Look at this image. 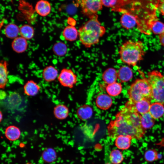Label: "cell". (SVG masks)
Returning a JSON list of instances; mask_svg holds the SVG:
<instances>
[{"instance_id": "d4e9b609", "label": "cell", "mask_w": 164, "mask_h": 164, "mask_svg": "<svg viewBox=\"0 0 164 164\" xmlns=\"http://www.w3.org/2000/svg\"><path fill=\"white\" fill-rule=\"evenodd\" d=\"M4 32L6 37L14 39L18 37L19 34V28L15 24L9 23L5 27Z\"/></svg>"}, {"instance_id": "52a82bcc", "label": "cell", "mask_w": 164, "mask_h": 164, "mask_svg": "<svg viewBox=\"0 0 164 164\" xmlns=\"http://www.w3.org/2000/svg\"><path fill=\"white\" fill-rule=\"evenodd\" d=\"M60 84L63 87L72 88L77 81V75L71 69L63 68L57 78Z\"/></svg>"}, {"instance_id": "277c9868", "label": "cell", "mask_w": 164, "mask_h": 164, "mask_svg": "<svg viewBox=\"0 0 164 164\" xmlns=\"http://www.w3.org/2000/svg\"><path fill=\"white\" fill-rule=\"evenodd\" d=\"M130 101L134 103L143 99L151 101L150 87L147 78L136 79L131 85L128 92Z\"/></svg>"}, {"instance_id": "44dd1931", "label": "cell", "mask_w": 164, "mask_h": 164, "mask_svg": "<svg viewBox=\"0 0 164 164\" xmlns=\"http://www.w3.org/2000/svg\"><path fill=\"white\" fill-rule=\"evenodd\" d=\"M150 101L148 99H144L134 103H132L136 111L142 115L149 112L151 104Z\"/></svg>"}, {"instance_id": "2e32d148", "label": "cell", "mask_w": 164, "mask_h": 164, "mask_svg": "<svg viewBox=\"0 0 164 164\" xmlns=\"http://www.w3.org/2000/svg\"><path fill=\"white\" fill-rule=\"evenodd\" d=\"M132 137L130 135H120L115 139V145L117 148L121 150H126L130 147Z\"/></svg>"}, {"instance_id": "d6a6232c", "label": "cell", "mask_w": 164, "mask_h": 164, "mask_svg": "<svg viewBox=\"0 0 164 164\" xmlns=\"http://www.w3.org/2000/svg\"><path fill=\"white\" fill-rule=\"evenodd\" d=\"M151 28L154 34L159 36L164 32V24L160 21H156L153 22Z\"/></svg>"}, {"instance_id": "4fadbf2b", "label": "cell", "mask_w": 164, "mask_h": 164, "mask_svg": "<svg viewBox=\"0 0 164 164\" xmlns=\"http://www.w3.org/2000/svg\"><path fill=\"white\" fill-rule=\"evenodd\" d=\"M21 131L17 126L11 125L5 128V135L6 138L11 141H14L19 139L21 135Z\"/></svg>"}, {"instance_id": "603a6c76", "label": "cell", "mask_w": 164, "mask_h": 164, "mask_svg": "<svg viewBox=\"0 0 164 164\" xmlns=\"http://www.w3.org/2000/svg\"><path fill=\"white\" fill-rule=\"evenodd\" d=\"M8 74L6 61H1L0 63V87L1 89L4 88L7 84Z\"/></svg>"}, {"instance_id": "5bb4252c", "label": "cell", "mask_w": 164, "mask_h": 164, "mask_svg": "<svg viewBox=\"0 0 164 164\" xmlns=\"http://www.w3.org/2000/svg\"><path fill=\"white\" fill-rule=\"evenodd\" d=\"M118 78V72L114 68H108L102 74L103 81L108 85L116 82Z\"/></svg>"}, {"instance_id": "4dcf8cb0", "label": "cell", "mask_w": 164, "mask_h": 164, "mask_svg": "<svg viewBox=\"0 0 164 164\" xmlns=\"http://www.w3.org/2000/svg\"><path fill=\"white\" fill-rule=\"evenodd\" d=\"M109 159L113 164H120L123 161L124 157L121 151L118 149H114L110 152Z\"/></svg>"}, {"instance_id": "ac0fdd59", "label": "cell", "mask_w": 164, "mask_h": 164, "mask_svg": "<svg viewBox=\"0 0 164 164\" xmlns=\"http://www.w3.org/2000/svg\"><path fill=\"white\" fill-rule=\"evenodd\" d=\"M62 35L65 40L70 42L76 40L78 36V31L72 25H68L64 29Z\"/></svg>"}, {"instance_id": "8992f818", "label": "cell", "mask_w": 164, "mask_h": 164, "mask_svg": "<svg viewBox=\"0 0 164 164\" xmlns=\"http://www.w3.org/2000/svg\"><path fill=\"white\" fill-rule=\"evenodd\" d=\"M78 2L83 14L89 18L97 14L103 6L101 0H82Z\"/></svg>"}, {"instance_id": "836d02e7", "label": "cell", "mask_w": 164, "mask_h": 164, "mask_svg": "<svg viewBox=\"0 0 164 164\" xmlns=\"http://www.w3.org/2000/svg\"><path fill=\"white\" fill-rule=\"evenodd\" d=\"M159 9L161 14L164 15V0L160 1L159 4Z\"/></svg>"}, {"instance_id": "e0dca14e", "label": "cell", "mask_w": 164, "mask_h": 164, "mask_svg": "<svg viewBox=\"0 0 164 164\" xmlns=\"http://www.w3.org/2000/svg\"><path fill=\"white\" fill-rule=\"evenodd\" d=\"M40 89V86L32 80L27 81L23 87L24 93L29 96H34L36 95Z\"/></svg>"}, {"instance_id": "7402d4cb", "label": "cell", "mask_w": 164, "mask_h": 164, "mask_svg": "<svg viewBox=\"0 0 164 164\" xmlns=\"http://www.w3.org/2000/svg\"><path fill=\"white\" fill-rule=\"evenodd\" d=\"M68 108L63 104H59L54 108L53 114L55 117L59 120L66 119L69 114Z\"/></svg>"}, {"instance_id": "4316f807", "label": "cell", "mask_w": 164, "mask_h": 164, "mask_svg": "<svg viewBox=\"0 0 164 164\" xmlns=\"http://www.w3.org/2000/svg\"><path fill=\"white\" fill-rule=\"evenodd\" d=\"M19 33L21 36L27 40H29L34 36V29L30 25L24 24L19 28Z\"/></svg>"}, {"instance_id": "83f0119b", "label": "cell", "mask_w": 164, "mask_h": 164, "mask_svg": "<svg viewBox=\"0 0 164 164\" xmlns=\"http://www.w3.org/2000/svg\"><path fill=\"white\" fill-rule=\"evenodd\" d=\"M122 85L121 83L116 82L108 84L106 87V91L110 96L115 97L119 95L122 91Z\"/></svg>"}, {"instance_id": "8d00e7d4", "label": "cell", "mask_w": 164, "mask_h": 164, "mask_svg": "<svg viewBox=\"0 0 164 164\" xmlns=\"http://www.w3.org/2000/svg\"><path fill=\"white\" fill-rule=\"evenodd\" d=\"M0 121L1 122L2 120L3 119V114L1 111H0Z\"/></svg>"}, {"instance_id": "6da1fadb", "label": "cell", "mask_w": 164, "mask_h": 164, "mask_svg": "<svg viewBox=\"0 0 164 164\" xmlns=\"http://www.w3.org/2000/svg\"><path fill=\"white\" fill-rule=\"evenodd\" d=\"M141 115L137 112L132 102L128 101L118 112L114 119L107 127L108 137L115 139L120 135H130L139 140L146 133L141 122Z\"/></svg>"}, {"instance_id": "30bf717a", "label": "cell", "mask_w": 164, "mask_h": 164, "mask_svg": "<svg viewBox=\"0 0 164 164\" xmlns=\"http://www.w3.org/2000/svg\"><path fill=\"white\" fill-rule=\"evenodd\" d=\"M120 22L122 27L127 29H129L135 26L136 19L132 15L129 13L125 12L121 16Z\"/></svg>"}, {"instance_id": "7c38bea8", "label": "cell", "mask_w": 164, "mask_h": 164, "mask_svg": "<svg viewBox=\"0 0 164 164\" xmlns=\"http://www.w3.org/2000/svg\"><path fill=\"white\" fill-rule=\"evenodd\" d=\"M58 75L57 70L52 65L46 67L42 72L43 78L45 81L47 82L54 81L58 78Z\"/></svg>"}, {"instance_id": "f546056e", "label": "cell", "mask_w": 164, "mask_h": 164, "mask_svg": "<svg viewBox=\"0 0 164 164\" xmlns=\"http://www.w3.org/2000/svg\"><path fill=\"white\" fill-rule=\"evenodd\" d=\"M52 50L55 55L59 56H62L66 54L67 48L65 43L59 41L53 45Z\"/></svg>"}, {"instance_id": "3957f363", "label": "cell", "mask_w": 164, "mask_h": 164, "mask_svg": "<svg viewBox=\"0 0 164 164\" xmlns=\"http://www.w3.org/2000/svg\"><path fill=\"white\" fill-rule=\"evenodd\" d=\"M145 51L142 42L129 40L120 46L118 53L123 62L135 66L143 59L145 53Z\"/></svg>"}, {"instance_id": "e575fe53", "label": "cell", "mask_w": 164, "mask_h": 164, "mask_svg": "<svg viewBox=\"0 0 164 164\" xmlns=\"http://www.w3.org/2000/svg\"><path fill=\"white\" fill-rule=\"evenodd\" d=\"M159 38L160 44L164 47V32L159 36Z\"/></svg>"}, {"instance_id": "5b68a950", "label": "cell", "mask_w": 164, "mask_h": 164, "mask_svg": "<svg viewBox=\"0 0 164 164\" xmlns=\"http://www.w3.org/2000/svg\"><path fill=\"white\" fill-rule=\"evenodd\" d=\"M152 99L164 105V76L159 71L154 70L148 73Z\"/></svg>"}, {"instance_id": "ffe728a7", "label": "cell", "mask_w": 164, "mask_h": 164, "mask_svg": "<svg viewBox=\"0 0 164 164\" xmlns=\"http://www.w3.org/2000/svg\"><path fill=\"white\" fill-rule=\"evenodd\" d=\"M149 112L154 119L161 118L164 114V106L162 104L155 102L151 104Z\"/></svg>"}, {"instance_id": "7a4b0ae2", "label": "cell", "mask_w": 164, "mask_h": 164, "mask_svg": "<svg viewBox=\"0 0 164 164\" xmlns=\"http://www.w3.org/2000/svg\"><path fill=\"white\" fill-rule=\"evenodd\" d=\"M89 20L78 30L81 43L86 47L90 48L97 44L100 39L105 33L106 30L98 20L97 14L89 18Z\"/></svg>"}, {"instance_id": "d590c367", "label": "cell", "mask_w": 164, "mask_h": 164, "mask_svg": "<svg viewBox=\"0 0 164 164\" xmlns=\"http://www.w3.org/2000/svg\"><path fill=\"white\" fill-rule=\"evenodd\" d=\"M0 93L2 94H0V98L1 99H5V97H6V94L5 92L3 91H1Z\"/></svg>"}, {"instance_id": "d6986e66", "label": "cell", "mask_w": 164, "mask_h": 164, "mask_svg": "<svg viewBox=\"0 0 164 164\" xmlns=\"http://www.w3.org/2000/svg\"><path fill=\"white\" fill-rule=\"evenodd\" d=\"M118 79L122 83L130 80L133 77L132 69L129 67L123 66L121 67L118 71Z\"/></svg>"}, {"instance_id": "cb8c5ba5", "label": "cell", "mask_w": 164, "mask_h": 164, "mask_svg": "<svg viewBox=\"0 0 164 164\" xmlns=\"http://www.w3.org/2000/svg\"><path fill=\"white\" fill-rule=\"evenodd\" d=\"M41 157L45 162L48 163H52L56 160L57 153L54 149L48 147L43 151L41 154Z\"/></svg>"}, {"instance_id": "8fae6325", "label": "cell", "mask_w": 164, "mask_h": 164, "mask_svg": "<svg viewBox=\"0 0 164 164\" xmlns=\"http://www.w3.org/2000/svg\"><path fill=\"white\" fill-rule=\"evenodd\" d=\"M11 46L13 50L17 53L24 52L27 49L28 43L26 39L21 36H18L13 39Z\"/></svg>"}, {"instance_id": "74e56055", "label": "cell", "mask_w": 164, "mask_h": 164, "mask_svg": "<svg viewBox=\"0 0 164 164\" xmlns=\"http://www.w3.org/2000/svg\"><path fill=\"white\" fill-rule=\"evenodd\" d=\"M105 164H113L112 163H111L107 162V163H105Z\"/></svg>"}, {"instance_id": "ba28073f", "label": "cell", "mask_w": 164, "mask_h": 164, "mask_svg": "<svg viewBox=\"0 0 164 164\" xmlns=\"http://www.w3.org/2000/svg\"><path fill=\"white\" fill-rule=\"evenodd\" d=\"M96 105L100 109L105 110L110 108L113 104V101L108 94H102L98 95L95 100Z\"/></svg>"}, {"instance_id": "f1b7e54d", "label": "cell", "mask_w": 164, "mask_h": 164, "mask_svg": "<svg viewBox=\"0 0 164 164\" xmlns=\"http://www.w3.org/2000/svg\"><path fill=\"white\" fill-rule=\"evenodd\" d=\"M141 122L142 127L146 130L153 127L155 121L149 112L141 115Z\"/></svg>"}, {"instance_id": "9a60e30c", "label": "cell", "mask_w": 164, "mask_h": 164, "mask_svg": "<svg viewBox=\"0 0 164 164\" xmlns=\"http://www.w3.org/2000/svg\"><path fill=\"white\" fill-rule=\"evenodd\" d=\"M93 114L92 107L87 104H84L80 107L77 110L76 114L80 119L85 121L91 118Z\"/></svg>"}, {"instance_id": "f35d334b", "label": "cell", "mask_w": 164, "mask_h": 164, "mask_svg": "<svg viewBox=\"0 0 164 164\" xmlns=\"http://www.w3.org/2000/svg\"><path fill=\"white\" fill-rule=\"evenodd\" d=\"M25 164H32V163H26Z\"/></svg>"}, {"instance_id": "9c48e42d", "label": "cell", "mask_w": 164, "mask_h": 164, "mask_svg": "<svg viewBox=\"0 0 164 164\" xmlns=\"http://www.w3.org/2000/svg\"><path fill=\"white\" fill-rule=\"evenodd\" d=\"M36 13L40 16L45 17L48 15L51 10V6L50 2L45 0L38 1L35 6Z\"/></svg>"}, {"instance_id": "484cf974", "label": "cell", "mask_w": 164, "mask_h": 164, "mask_svg": "<svg viewBox=\"0 0 164 164\" xmlns=\"http://www.w3.org/2000/svg\"><path fill=\"white\" fill-rule=\"evenodd\" d=\"M103 6L112 9L114 11L119 10L120 8L129 3V1L101 0Z\"/></svg>"}, {"instance_id": "1f68e13d", "label": "cell", "mask_w": 164, "mask_h": 164, "mask_svg": "<svg viewBox=\"0 0 164 164\" xmlns=\"http://www.w3.org/2000/svg\"><path fill=\"white\" fill-rule=\"evenodd\" d=\"M144 157L146 161L152 162L158 159V153L154 149H149L146 151L144 154Z\"/></svg>"}]
</instances>
